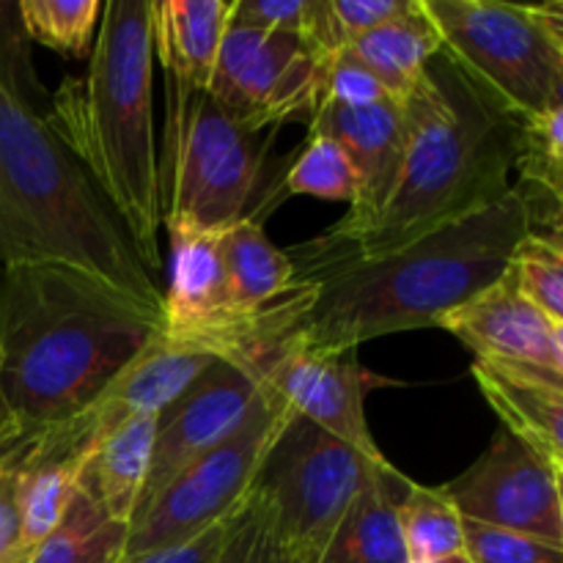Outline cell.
<instances>
[{
  "mask_svg": "<svg viewBox=\"0 0 563 563\" xmlns=\"http://www.w3.org/2000/svg\"><path fill=\"white\" fill-rule=\"evenodd\" d=\"M163 333V319L66 264L0 267V390L20 434L88 410Z\"/></svg>",
  "mask_w": 563,
  "mask_h": 563,
  "instance_id": "7a4b0ae2",
  "label": "cell"
},
{
  "mask_svg": "<svg viewBox=\"0 0 563 563\" xmlns=\"http://www.w3.org/2000/svg\"><path fill=\"white\" fill-rule=\"evenodd\" d=\"M22 443H25V438L20 434V427H16L14 416H11L9 405L3 399V390H0V456L9 454Z\"/></svg>",
  "mask_w": 563,
  "mask_h": 563,
  "instance_id": "74e56055",
  "label": "cell"
},
{
  "mask_svg": "<svg viewBox=\"0 0 563 563\" xmlns=\"http://www.w3.org/2000/svg\"><path fill=\"white\" fill-rule=\"evenodd\" d=\"M220 537H223V522L185 544L148 550V553L137 555H124L119 563H212L214 555H218Z\"/></svg>",
  "mask_w": 563,
  "mask_h": 563,
  "instance_id": "d590c367",
  "label": "cell"
},
{
  "mask_svg": "<svg viewBox=\"0 0 563 563\" xmlns=\"http://www.w3.org/2000/svg\"><path fill=\"white\" fill-rule=\"evenodd\" d=\"M399 526L407 563L465 550V520L443 487L432 489L412 482L399 504Z\"/></svg>",
  "mask_w": 563,
  "mask_h": 563,
  "instance_id": "4316f807",
  "label": "cell"
},
{
  "mask_svg": "<svg viewBox=\"0 0 563 563\" xmlns=\"http://www.w3.org/2000/svg\"><path fill=\"white\" fill-rule=\"evenodd\" d=\"M14 467L0 476V563H25L14 506Z\"/></svg>",
  "mask_w": 563,
  "mask_h": 563,
  "instance_id": "8d00e7d4",
  "label": "cell"
},
{
  "mask_svg": "<svg viewBox=\"0 0 563 563\" xmlns=\"http://www.w3.org/2000/svg\"><path fill=\"white\" fill-rule=\"evenodd\" d=\"M412 0H328V27L333 49L350 47L368 31L410 9Z\"/></svg>",
  "mask_w": 563,
  "mask_h": 563,
  "instance_id": "e575fe53",
  "label": "cell"
},
{
  "mask_svg": "<svg viewBox=\"0 0 563 563\" xmlns=\"http://www.w3.org/2000/svg\"><path fill=\"white\" fill-rule=\"evenodd\" d=\"M407 143L377 218L350 240L322 245L383 253L500 201L511 190L522 119L440 49L405 99Z\"/></svg>",
  "mask_w": 563,
  "mask_h": 563,
  "instance_id": "3957f363",
  "label": "cell"
},
{
  "mask_svg": "<svg viewBox=\"0 0 563 563\" xmlns=\"http://www.w3.org/2000/svg\"><path fill=\"white\" fill-rule=\"evenodd\" d=\"M25 443H27V440H25ZM25 443H22V445H16L14 451H9V454H3V456H0V476H3L5 471H11V467H14L16 462H20L22 451H25Z\"/></svg>",
  "mask_w": 563,
  "mask_h": 563,
  "instance_id": "f35d334b",
  "label": "cell"
},
{
  "mask_svg": "<svg viewBox=\"0 0 563 563\" xmlns=\"http://www.w3.org/2000/svg\"><path fill=\"white\" fill-rule=\"evenodd\" d=\"M385 460H372L291 412L262 460L251 493L291 561L319 563L372 467Z\"/></svg>",
  "mask_w": 563,
  "mask_h": 563,
  "instance_id": "ba28073f",
  "label": "cell"
},
{
  "mask_svg": "<svg viewBox=\"0 0 563 563\" xmlns=\"http://www.w3.org/2000/svg\"><path fill=\"white\" fill-rule=\"evenodd\" d=\"M97 434L91 416L82 410L25 443L14 467V506L25 559L64 517Z\"/></svg>",
  "mask_w": 563,
  "mask_h": 563,
  "instance_id": "e0dca14e",
  "label": "cell"
},
{
  "mask_svg": "<svg viewBox=\"0 0 563 563\" xmlns=\"http://www.w3.org/2000/svg\"><path fill=\"white\" fill-rule=\"evenodd\" d=\"M471 374L487 405L504 421V432L526 443L563 476V374L478 361Z\"/></svg>",
  "mask_w": 563,
  "mask_h": 563,
  "instance_id": "ac0fdd59",
  "label": "cell"
},
{
  "mask_svg": "<svg viewBox=\"0 0 563 563\" xmlns=\"http://www.w3.org/2000/svg\"><path fill=\"white\" fill-rule=\"evenodd\" d=\"M438 328L460 339L478 363L563 374V324L528 302L506 273Z\"/></svg>",
  "mask_w": 563,
  "mask_h": 563,
  "instance_id": "2e32d148",
  "label": "cell"
},
{
  "mask_svg": "<svg viewBox=\"0 0 563 563\" xmlns=\"http://www.w3.org/2000/svg\"><path fill=\"white\" fill-rule=\"evenodd\" d=\"M465 553L473 563H563V548L471 520H465Z\"/></svg>",
  "mask_w": 563,
  "mask_h": 563,
  "instance_id": "836d02e7",
  "label": "cell"
},
{
  "mask_svg": "<svg viewBox=\"0 0 563 563\" xmlns=\"http://www.w3.org/2000/svg\"><path fill=\"white\" fill-rule=\"evenodd\" d=\"M561 478L542 456L500 429L467 471L443 484V493L462 520L563 548Z\"/></svg>",
  "mask_w": 563,
  "mask_h": 563,
  "instance_id": "7c38bea8",
  "label": "cell"
},
{
  "mask_svg": "<svg viewBox=\"0 0 563 563\" xmlns=\"http://www.w3.org/2000/svg\"><path fill=\"white\" fill-rule=\"evenodd\" d=\"M443 49L522 121L563 102V3L421 0Z\"/></svg>",
  "mask_w": 563,
  "mask_h": 563,
  "instance_id": "52a82bcc",
  "label": "cell"
},
{
  "mask_svg": "<svg viewBox=\"0 0 563 563\" xmlns=\"http://www.w3.org/2000/svg\"><path fill=\"white\" fill-rule=\"evenodd\" d=\"M410 563H473V559L465 553V550H462V553H449V555H438V559L410 561Z\"/></svg>",
  "mask_w": 563,
  "mask_h": 563,
  "instance_id": "ab89813d",
  "label": "cell"
},
{
  "mask_svg": "<svg viewBox=\"0 0 563 563\" xmlns=\"http://www.w3.org/2000/svg\"><path fill=\"white\" fill-rule=\"evenodd\" d=\"M289 416L273 394L258 388L234 432L190 462L130 522L124 555L176 548L229 520L251 493L262 460Z\"/></svg>",
  "mask_w": 563,
  "mask_h": 563,
  "instance_id": "9c48e42d",
  "label": "cell"
},
{
  "mask_svg": "<svg viewBox=\"0 0 563 563\" xmlns=\"http://www.w3.org/2000/svg\"><path fill=\"white\" fill-rule=\"evenodd\" d=\"M170 267L163 286V335L218 361H229L253 328L231 295L220 256V231L168 229Z\"/></svg>",
  "mask_w": 563,
  "mask_h": 563,
  "instance_id": "4fadbf2b",
  "label": "cell"
},
{
  "mask_svg": "<svg viewBox=\"0 0 563 563\" xmlns=\"http://www.w3.org/2000/svg\"><path fill=\"white\" fill-rule=\"evenodd\" d=\"M234 0H152V47L165 80L207 91Z\"/></svg>",
  "mask_w": 563,
  "mask_h": 563,
  "instance_id": "ffe728a7",
  "label": "cell"
},
{
  "mask_svg": "<svg viewBox=\"0 0 563 563\" xmlns=\"http://www.w3.org/2000/svg\"><path fill=\"white\" fill-rule=\"evenodd\" d=\"M410 484L412 478L388 460L374 465L319 563H407L399 504Z\"/></svg>",
  "mask_w": 563,
  "mask_h": 563,
  "instance_id": "44dd1931",
  "label": "cell"
},
{
  "mask_svg": "<svg viewBox=\"0 0 563 563\" xmlns=\"http://www.w3.org/2000/svg\"><path fill=\"white\" fill-rule=\"evenodd\" d=\"M267 143L231 119L201 88L165 80L163 148L157 152L165 229L225 231L247 218Z\"/></svg>",
  "mask_w": 563,
  "mask_h": 563,
  "instance_id": "8992f818",
  "label": "cell"
},
{
  "mask_svg": "<svg viewBox=\"0 0 563 563\" xmlns=\"http://www.w3.org/2000/svg\"><path fill=\"white\" fill-rule=\"evenodd\" d=\"M286 190L295 196H313L322 201H357V174L344 148L328 135L311 132L284 176Z\"/></svg>",
  "mask_w": 563,
  "mask_h": 563,
  "instance_id": "f546056e",
  "label": "cell"
},
{
  "mask_svg": "<svg viewBox=\"0 0 563 563\" xmlns=\"http://www.w3.org/2000/svg\"><path fill=\"white\" fill-rule=\"evenodd\" d=\"M308 130L333 137L357 174V201L322 234L324 240H350L377 218L394 190L407 143L405 104L396 99L374 104L322 102Z\"/></svg>",
  "mask_w": 563,
  "mask_h": 563,
  "instance_id": "9a60e30c",
  "label": "cell"
},
{
  "mask_svg": "<svg viewBox=\"0 0 563 563\" xmlns=\"http://www.w3.org/2000/svg\"><path fill=\"white\" fill-rule=\"evenodd\" d=\"M350 49L383 82L390 99L405 102L421 80L429 60L443 49V42L423 11L421 0H412L410 9L352 42Z\"/></svg>",
  "mask_w": 563,
  "mask_h": 563,
  "instance_id": "603a6c76",
  "label": "cell"
},
{
  "mask_svg": "<svg viewBox=\"0 0 563 563\" xmlns=\"http://www.w3.org/2000/svg\"><path fill=\"white\" fill-rule=\"evenodd\" d=\"M322 55L295 33L258 31L231 22L207 91L247 132L311 124L319 108Z\"/></svg>",
  "mask_w": 563,
  "mask_h": 563,
  "instance_id": "30bf717a",
  "label": "cell"
},
{
  "mask_svg": "<svg viewBox=\"0 0 563 563\" xmlns=\"http://www.w3.org/2000/svg\"><path fill=\"white\" fill-rule=\"evenodd\" d=\"M355 352L319 350L291 333L256 352L240 372L289 412L355 445L372 460H385L366 421L368 372Z\"/></svg>",
  "mask_w": 563,
  "mask_h": 563,
  "instance_id": "8fae6325",
  "label": "cell"
},
{
  "mask_svg": "<svg viewBox=\"0 0 563 563\" xmlns=\"http://www.w3.org/2000/svg\"><path fill=\"white\" fill-rule=\"evenodd\" d=\"M152 0H108L82 77L49 93L44 115L130 229L159 275L157 143L152 119Z\"/></svg>",
  "mask_w": 563,
  "mask_h": 563,
  "instance_id": "5b68a950",
  "label": "cell"
},
{
  "mask_svg": "<svg viewBox=\"0 0 563 563\" xmlns=\"http://www.w3.org/2000/svg\"><path fill=\"white\" fill-rule=\"evenodd\" d=\"M126 539L130 526L104 515L77 487L58 526L27 553L25 563H119Z\"/></svg>",
  "mask_w": 563,
  "mask_h": 563,
  "instance_id": "484cf974",
  "label": "cell"
},
{
  "mask_svg": "<svg viewBox=\"0 0 563 563\" xmlns=\"http://www.w3.org/2000/svg\"><path fill=\"white\" fill-rule=\"evenodd\" d=\"M66 264L163 319V284L53 126L0 80V267Z\"/></svg>",
  "mask_w": 563,
  "mask_h": 563,
  "instance_id": "277c9868",
  "label": "cell"
},
{
  "mask_svg": "<svg viewBox=\"0 0 563 563\" xmlns=\"http://www.w3.org/2000/svg\"><path fill=\"white\" fill-rule=\"evenodd\" d=\"M218 357L176 344L163 333L154 335L86 412L99 434L132 416H159Z\"/></svg>",
  "mask_w": 563,
  "mask_h": 563,
  "instance_id": "d6986e66",
  "label": "cell"
},
{
  "mask_svg": "<svg viewBox=\"0 0 563 563\" xmlns=\"http://www.w3.org/2000/svg\"><path fill=\"white\" fill-rule=\"evenodd\" d=\"M212 563H295L278 542L267 511L253 493L223 522L218 555Z\"/></svg>",
  "mask_w": 563,
  "mask_h": 563,
  "instance_id": "4dcf8cb0",
  "label": "cell"
},
{
  "mask_svg": "<svg viewBox=\"0 0 563 563\" xmlns=\"http://www.w3.org/2000/svg\"><path fill=\"white\" fill-rule=\"evenodd\" d=\"M515 168L520 174V185L511 187L526 203L528 229L537 234L563 236V102L522 121V143Z\"/></svg>",
  "mask_w": 563,
  "mask_h": 563,
  "instance_id": "cb8c5ba5",
  "label": "cell"
},
{
  "mask_svg": "<svg viewBox=\"0 0 563 563\" xmlns=\"http://www.w3.org/2000/svg\"><path fill=\"white\" fill-rule=\"evenodd\" d=\"M0 80L38 115L49 113V93L44 91L31 60V38L22 27L16 3L0 0Z\"/></svg>",
  "mask_w": 563,
  "mask_h": 563,
  "instance_id": "1f68e13d",
  "label": "cell"
},
{
  "mask_svg": "<svg viewBox=\"0 0 563 563\" xmlns=\"http://www.w3.org/2000/svg\"><path fill=\"white\" fill-rule=\"evenodd\" d=\"M506 275L544 317L563 324V236L528 231L511 253Z\"/></svg>",
  "mask_w": 563,
  "mask_h": 563,
  "instance_id": "f1b7e54d",
  "label": "cell"
},
{
  "mask_svg": "<svg viewBox=\"0 0 563 563\" xmlns=\"http://www.w3.org/2000/svg\"><path fill=\"white\" fill-rule=\"evenodd\" d=\"M515 187L500 201L383 253H350L319 240L289 251L295 278L313 300L295 333L319 350H357L363 341L438 328L506 273L528 234Z\"/></svg>",
  "mask_w": 563,
  "mask_h": 563,
  "instance_id": "6da1fadb",
  "label": "cell"
},
{
  "mask_svg": "<svg viewBox=\"0 0 563 563\" xmlns=\"http://www.w3.org/2000/svg\"><path fill=\"white\" fill-rule=\"evenodd\" d=\"M220 256L231 295L245 311H256L278 300L295 284V264L289 253L269 242L262 220L253 214L220 231Z\"/></svg>",
  "mask_w": 563,
  "mask_h": 563,
  "instance_id": "d4e9b609",
  "label": "cell"
},
{
  "mask_svg": "<svg viewBox=\"0 0 563 563\" xmlns=\"http://www.w3.org/2000/svg\"><path fill=\"white\" fill-rule=\"evenodd\" d=\"M102 5L99 0H20L16 14L31 42L71 58H88Z\"/></svg>",
  "mask_w": 563,
  "mask_h": 563,
  "instance_id": "83f0119b",
  "label": "cell"
},
{
  "mask_svg": "<svg viewBox=\"0 0 563 563\" xmlns=\"http://www.w3.org/2000/svg\"><path fill=\"white\" fill-rule=\"evenodd\" d=\"M390 99L383 82L361 64L350 47L322 55L319 64V104H374Z\"/></svg>",
  "mask_w": 563,
  "mask_h": 563,
  "instance_id": "d6a6232c",
  "label": "cell"
},
{
  "mask_svg": "<svg viewBox=\"0 0 563 563\" xmlns=\"http://www.w3.org/2000/svg\"><path fill=\"white\" fill-rule=\"evenodd\" d=\"M258 385L225 361L203 368L168 407L157 416L154 454L143 484L135 517L185 471L190 462L207 454L245 418L256 399Z\"/></svg>",
  "mask_w": 563,
  "mask_h": 563,
  "instance_id": "5bb4252c",
  "label": "cell"
},
{
  "mask_svg": "<svg viewBox=\"0 0 563 563\" xmlns=\"http://www.w3.org/2000/svg\"><path fill=\"white\" fill-rule=\"evenodd\" d=\"M157 416H132L102 432L82 465L77 487L108 517L130 526L141 504L154 454Z\"/></svg>",
  "mask_w": 563,
  "mask_h": 563,
  "instance_id": "7402d4cb",
  "label": "cell"
}]
</instances>
